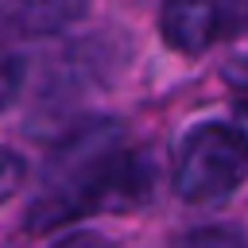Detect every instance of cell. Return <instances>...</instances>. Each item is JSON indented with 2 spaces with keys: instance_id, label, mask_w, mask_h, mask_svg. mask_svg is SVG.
I'll return each mask as SVG.
<instances>
[{
  "instance_id": "10",
  "label": "cell",
  "mask_w": 248,
  "mask_h": 248,
  "mask_svg": "<svg viewBox=\"0 0 248 248\" xmlns=\"http://www.w3.org/2000/svg\"><path fill=\"white\" fill-rule=\"evenodd\" d=\"M232 128H236V132L244 136V143H248V105H240V108H236V124H232Z\"/></svg>"
},
{
  "instance_id": "2",
  "label": "cell",
  "mask_w": 248,
  "mask_h": 248,
  "mask_svg": "<svg viewBox=\"0 0 248 248\" xmlns=\"http://www.w3.org/2000/svg\"><path fill=\"white\" fill-rule=\"evenodd\" d=\"M248 178V143L229 124L194 128L174 163V190L190 205H221Z\"/></svg>"
},
{
  "instance_id": "1",
  "label": "cell",
  "mask_w": 248,
  "mask_h": 248,
  "mask_svg": "<svg viewBox=\"0 0 248 248\" xmlns=\"http://www.w3.org/2000/svg\"><path fill=\"white\" fill-rule=\"evenodd\" d=\"M151 194V167L112 124L74 132L50 159L43 190L27 205V229L46 232L93 209H132Z\"/></svg>"
},
{
  "instance_id": "8",
  "label": "cell",
  "mask_w": 248,
  "mask_h": 248,
  "mask_svg": "<svg viewBox=\"0 0 248 248\" xmlns=\"http://www.w3.org/2000/svg\"><path fill=\"white\" fill-rule=\"evenodd\" d=\"M225 81L248 93V58H236V62H229V66H225Z\"/></svg>"
},
{
  "instance_id": "3",
  "label": "cell",
  "mask_w": 248,
  "mask_h": 248,
  "mask_svg": "<svg viewBox=\"0 0 248 248\" xmlns=\"http://www.w3.org/2000/svg\"><path fill=\"white\" fill-rule=\"evenodd\" d=\"M163 39L178 54H205L248 31V0H167L159 16Z\"/></svg>"
},
{
  "instance_id": "9",
  "label": "cell",
  "mask_w": 248,
  "mask_h": 248,
  "mask_svg": "<svg viewBox=\"0 0 248 248\" xmlns=\"http://www.w3.org/2000/svg\"><path fill=\"white\" fill-rule=\"evenodd\" d=\"M190 248H240V244H236V240H229V236L202 232V236H194V240H190Z\"/></svg>"
},
{
  "instance_id": "7",
  "label": "cell",
  "mask_w": 248,
  "mask_h": 248,
  "mask_svg": "<svg viewBox=\"0 0 248 248\" xmlns=\"http://www.w3.org/2000/svg\"><path fill=\"white\" fill-rule=\"evenodd\" d=\"M50 248H108L97 232H70V236H62V240H54Z\"/></svg>"
},
{
  "instance_id": "6",
  "label": "cell",
  "mask_w": 248,
  "mask_h": 248,
  "mask_svg": "<svg viewBox=\"0 0 248 248\" xmlns=\"http://www.w3.org/2000/svg\"><path fill=\"white\" fill-rule=\"evenodd\" d=\"M19 81H23V66H19V58H16L12 50L0 46V108H8V105L16 101Z\"/></svg>"
},
{
  "instance_id": "5",
  "label": "cell",
  "mask_w": 248,
  "mask_h": 248,
  "mask_svg": "<svg viewBox=\"0 0 248 248\" xmlns=\"http://www.w3.org/2000/svg\"><path fill=\"white\" fill-rule=\"evenodd\" d=\"M27 178V163L12 151V147H0V202H8Z\"/></svg>"
},
{
  "instance_id": "4",
  "label": "cell",
  "mask_w": 248,
  "mask_h": 248,
  "mask_svg": "<svg viewBox=\"0 0 248 248\" xmlns=\"http://www.w3.org/2000/svg\"><path fill=\"white\" fill-rule=\"evenodd\" d=\"M89 0H0V27L19 35H50L85 16Z\"/></svg>"
}]
</instances>
